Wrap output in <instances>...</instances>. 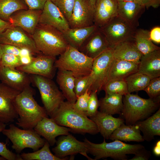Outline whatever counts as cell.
I'll list each match as a JSON object with an SVG mask.
<instances>
[{"mask_svg": "<svg viewBox=\"0 0 160 160\" xmlns=\"http://www.w3.org/2000/svg\"><path fill=\"white\" fill-rule=\"evenodd\" d=\"M35 92L29 86L21 92L14 101L18 115L16 124L23 129H33L38 123L48 115L44 108L33 97Z\"/></svg>", "mask_w": 160, "mask_h": 160, "instance_id": "1", "label": "cell"}, {"mask_svg": "<svg viewBox=\"0 0 160 160\" xmlns=\"http://www.w3.org/2000/svg\"><path fill=\"white\" fill-rule=\"evenodd\" d=\"M50 117L58 125L69 128L73 132L92 135L99 132L94 122L77 109L74 103L67 101L63 102Z\"/></svg>", "mask_w": 160, "mask_h": 160, "instance_id": "2", "label": "cell"}, {"mask_svg": "<svg viewBox=\"0 0 160 160\" xmlns=\"http://www.w3.org/2000/svg\"><path fill=\"white\" fill-rule=\"evenodd\" d=\"M31 36L37 50L47 55H60L69 45L62 32L47 25L39 23Z\"/></svg>", "mask_w": 160, "mask_h": 160, "instance_id": "3", "label": "cell"}, {"mask_svg": "<svg viewBox=\"0 0 160 160\" xmlns=\"http://www.w3.org/2000/svg\"><path fill=\"white\" fill-rule=\"evenodd\" d=\"M124 96L123 105L121 114L127 125L134 124L139 120L148 117L159 105V97L144 99L130 93Z\"/></svg>", "mask_w": 160, "mask_h": 160, "instance_id": "4", "label": "cell"}, {"mask_svg": "<svg viewBox=\"0 0 160 160\" xmlns=\"http://www.w3.org/2000/svg\"><path fill=\"white\" fill-rule=\"evenodd\" d=\"M84 141L87 145V153L95 156L94 160L107 157L126 160L127 154H135L144 148L141 144H129L118 140L107 143L104 139L103 142L99 144L93 143L86 138Z\"/></svg>", "mask_w": 160, "mask_h": 160, "instance_id": "5", "label": "cell"}, {"mask_svg": "<svg viewBox=\"0 0 160 160\" xmlns=\"http://www.w3.org/2000/svg\"><path fill=\"white\" fill-rule=\"evenodd\" d=\"M54 63L55 68L71 71L75 78L89 75L94 59L69 44Z\"/></svg>", "mask_w": 160, "mask_h": 160, "instance_id": "6", "label": "cell"}, {"mask_svg": "<svg viewBox=\"0 0 160 160\" xmlns=\"http://www.w3.org/2000/svg\"><path fill=\"white\" fill-rule=\"evenodd\" d=\"M30 77L31 83L38 89L44 107L50 116L65 98L52 79L35 75H31Z\"/></svg>", "mask_w": 160, "mask_h": 160, "instance_id": "7", "label": "cell"}, {"mask_svg": "<svg viewBox=\"0 0 160 160\" xmlns=\"http://www.w3.org/2000/svg\"><path fill=\"white\" fill-rule=\"evenodd\" d=\"M2 132L11 141L12 148L18 153L26 148L36 151L43 146L46 141L34 129H21L13 124H10L9 128L5 129Z\"/></svg>", "mask_w": 160, "mask_h": 160, "instance_id": "8", "label": "cell"}, {"mask_svg": "<svg viewBox=\"0 0 160 160\" xmlns=\"http://www.w3.org/2000/svg\"><path fill=\"white\" fill-rule=\"evenodd\" d=\"M112 47H109L94 59L89 75V91L97 93L103 90L107 82L110 70L114 60Z\"/></svg>", "mask_w": 160, "mask_h": 160, "instance_id": "9", "label": "cell"}, {"mask_svg": "<svg viewBox=\"0 0 160 160\" xmlns=\"http://www.w3.org/2000/svg\"><path fill=\"white\" fill-rule=\"evenodd\" d=\"M118 15L104 26L98 28L105 36L110 47L121 42L132 40L137 30Z\"/></svg>", "mask_w": 160, "mask_h": 160, "instance_id": "10", "label": "cell"}, {"mask_svg": "<svg viewBox=\"0 0 160 160\" xmlns=\"http://www.w3.org/2000/svg\"><path fill=\"white\" fill-rule=\"evenodd\" d=\"M0 44L27 49L33 55L42 53L37 50L32 36L18 27L12 26L1 33Z\"/></svg>", "mask_w": 160, "mask_h": 160, "instance_id": "11", "label": "cell"}, {"mask_svg": "<svg viewBox=\"0 0 160 160\" xmlns=\"http://www.w3.org/2000/svg\"><path fill=\"white\" fill-rule=\"evenodd\" d=\"M56 146L52 148L54 155L63 160H66L67 156L80 153L88 160H92L88 156L86 143L79 141L69 133L59 138L56 142Z\"/></svg>", "mask_w": 160, "mask_h": 160, "instance_id": "12", "label": "cell"}, {"mask_svg": "<svg viewBox=\"0 0 160 160\" xmlns=\"http://www.w3.org/2000/svg\"><path fill=\"white\" fill-rule=\"evenodd\" d=\"M56 57L40 53L33 57L29 63L16 68L28 74L42 76L52 79L55 73Z\"/></svg>", "mask_w": 160, "mask_h": 160, "instance_id": "13", "label": "cell"}, {"mask_svg": "<svg viewBox=\"0 0 160 160\" xmlns=\"http://www.w3.org/2000/svg\"><path fill=\"white\" fill-rule=\"evenodd\" d=\"M20 92L0 82V121L7 124L17 119L14 101Z\"/></svg>", "mask_w": 160, "mask_h": 160, "instance_id": "14", "label": "cell"}, {"mask_svg": "<svg viewBox=\"0 0 160 160\" xmlns=\"http://www.w3.org/2000/svg\"><path fill=\"white\" fill-rule=\"evenodd\" d=\"M95 8L89 0H76L68 21L70 28L88 27L94 25Z\"/></svg>", "mask_w": 160, "mask_h": 160, "instance_id": "15", "label": "cell"}, {"mask_svg": "<svg viewBox=\"0 0 160 160\" xmlns=\"http://www.w3.org/2000/svg\"><path fill=\"white\" fill-rule=\"evenodd\" d=\"M39 23L50 25L62 33L70 28L68 20L51 0L46 2Z\"/></svg>", "mask_w": 160, "mask_h": 160, "instance_id": "16", "label": "cell"}, {"mask_svg": "<svg viewBox=\"0 0 160 160\" xmlns=\"http://www.w3.org/2000/svg\"><path fill=\"white\" fill-rule=\"evenodd\" d=\"M41 10L22 9L13 13L8 21L13 26L20 28L31 36L39 23Z\"/></svg>", "mask_w": 160, "mask_h": 160, "instance_id": "17", "label": "cell"}, {"mask_svg": "<svg viewBox=\"0 0 160 160\" xmlns=\"http://www.w3.org/2000/svg\"><path fill=\"white\" fill-rule=\"evenodd\" d=\"M34 129L43 137L51 146L56 143L57 137L67 135L72 132L69 128L58 125L52 118L48 117H44L39 121Z\"/></svg>", "mask_w": 160, "mask_h": 160, "instance_id": "18", "label": "cell"}, {"mask_svg": "<svg viewBox=\"0 0 160 160\" xmlns=\"http://www.w3.org/2000/svg\"><path fill=\"white\" fill-rule=\"evenodd\" d=\"M16 68L0 66V80L9 87L20 92L30 86V76Z\"/></svg>", "mask_w": 160, "mask_h": 160, "instance_id": "19", "label": "cell"}, {"mask_svg": "<svg viewBox=\"0 0 160 160\" xmlns=\"http://www.w3.org/2000/svg\"><path fill=\"white\" fill-rule=\"evenodd\" d=\"M117 0H97L95 6L94 25L101 27L118 15Z\"/></svg>", "mask_w": 160, "mask_h": 160, "instance_id": "20", "label": "cell"}, {"mask_svg": "<svg viewBox=\"0 0 160 160\" xmlns=\"http://www.w3.org/2000/svg\"><path fill=\"white\" fill-rule=\"evenodd\" d=\"M109 47H110L105 36L98 28L86 40L79 50L94 59Z\"/></svg>", "mask_w": 160, "mask_h": 160, "instance_id": "21", "label": "cell"}, {"mask_svg": "<svg viewBox=\"0 0 160 160\" xmlns=\"http://www.w3.org/2000/svg\"><path fill=\"white\" fill-rule=\"evenodd\" d=\"M97 125L101 135L104 139H108L113 132L124 122V120L113 117L112 115L97 111L90 118Z\"/></svg>", "mask_w": 160, "mask_h": 160, "instance_id": "22", "label": "cell"}, {"mask_svg": "<svg viewBox=\"0 0 160 160\" xmlns=\"http://www.w3.org/2000/svg\"><path fill=\"white\" fill-rule=\"evenodd\" d=\"M114 59L139 64L143 55L138 50L133 41L119 43L112 47Z\"/></svg>", "mask_w": 160, "mask_h": 160, "instance_id": "23", "label": "cell"}, {"mask_svg": "<svg viewBox=\"0 0 160 160\" xmlns=\"http://www.w3.org/2000/svg\"><path fill=\"white\" fill-rule=\"evenodd\" d=\"M138 72L151 79L160 76V49L143 55L138 65Z\"/></svg>", "mask_w": 160, "mask_h": 160, "instance_id": "24", "label": "cell"}, {"mask_svg": "<svg viewBox=\"0 0 160 160\" xmlns=\"http://www.w3.org/2000/svg\"><path fill=\"white\" fill-rule=\"evenodd\" d=\"M145 7L134 1H118V15L137 27Z\"/></svg>", "mask_w": 160, "mask_h": 160, "instance_id": "25", "label": "cell"}, {"mask_svg": "<svg viewBox=\"0 0 160 160\" xmlns=\"http://www.w3.org/2000/svg\"><path fill=\"white\" fill-rule=\"evenodd\" d=\"M138 65L131 62L114 59L107 83L111 81L125 79L130 75L138 71Z\"/></svg>", "mask_w": 160, "mask_h": 160, "instance_id": "26", "label": "cell"}, {"mask_svg": "<svg viewBox=\"0 0 160 160\" xmlns=\"http://www.w3.org/2000/svg\"><path fill=\"white\" fill-rule=\"evenodd\" d=\"M75 79L71 71L58 70L57 82L67 101L72 103H74L77 99L74 91Z\"/></svg>", "mask_w": 160, "mask_h": 160, "instance_id": "27", "label": "cell"}, {"mask_svg": "<svg viewBox=\"0 0 160 160\" xmlns=\"http://www.w3.org/2000/svg\"><path fill=\"white\" fill-rule=\"evenodd\" d=\"M98 28L95 25L75 28H70L63 32L69 44L78 49L89 37Z\"/></svg>", "mask_w": 160, "mask_h": 160, "instance_id": "28", "label": "cell"}, {"mask_svg": "<svg viewBox=\"0 0 160 160\" xmlns=\"http://www.w3.org/2000/svg\"><path fill=\"white\" fill-rule=\"evenodd\" d=\"M135 124L143 133L144 140L150 141L155 136H160V108L152 116L144 121H138Z\"/></svg>", "mask_w": 160, "mask_h": 160, "instance_id": "29", "label": "cell"}, {"mask_svg": "<svg viewBox=\"0 0 160 160\" xmlns=\"http://www.w3.org/2000/svg\"><path fill=\"white\" fill-rule=\"evenodd\" d=\"M110 139L125 142H143L144 141L140 131L135 124L125 125L124 123L117 128L111 135Z\"/></svg>", "mask_w": 160, "mask_h": 160, "instance_id": "30", "label": "cell"}, {"mask_svg": "<svg viewBox=\"0 0 160 160\" xmlns=\"http://www.w3.org/2000/svg\"><path fill=\"white\" fill-rule=\"evenodd\" d=\"M123 96L115 94L105 95L99 100L100 111L111 115L121 114L123 105Z\"/></svg>", "mask_w": 160, "mask_h": 160, "instance_id": "31", "label": "cell"}, {"mask_svg": "<svg viewBox=\"0 0 160 160\" xmlns=\"http://www.w3.org/2000/svg\"><path fill=\"white\" fill-rule=\"evenodd\" d=\"M133 41L138 50L143 55L160 49V47L152 42L150 38L149 31L147 30L137 29Z\"/></svg>", "mask_w": 160, "mask_h": 160, "instance_id": "32", "label": "cell"}, {"mask_svg": "<svg viewBox=\"0 0 160 160\" xmlns=\"http://www.w3.org/2000/svg\"><path fill=\"white\" fill-rule=\"evenodd\" d=\"M28 8L23 0H0V18L8 21L15 12Z\"/></svg>", "mask_w": 160, "mask_h": 160, "instance_id": "33", "label": "cell"}, {"mask_svg": "<svg viewBox=\"0 0 160 160\" xmlns=\"http://www.w3.org/2000/svg\"><path fill=\"white\" fill-rule=\"evenodd\" d=\"M151 79L148 76L138 72L130 75L125 79L129 93L144 90Z\"/></svg>", "mask_w": 160, "mask_h": 160, "instance_id": "34", "label": "cell"}, {"mask_svg": "<svg viewBox=\"0 0 160 160\" xmlns=\"http://www.w3.org/2000/svg\"><path fill=\"white\" fill-rule=\"evenodd\" d=\"M50 145L46 140L40 149L32 153H22L20 155V157L22 160H63L51 152Z\"/></svg>", "mask_w": 160, "mask_h": 160, "instance_id": "35", "label": "cell"}, {"mask_svg": "<svg viewBox=\"0 0 160 160\" xmlns=\"http://www.w3.org/2000/svg\"><path fill=\"white\" fill-rule=\"evenodd\" d=\"M103 90L105 91V95L115 94L124 96L129 93L125 79L109 81L105 85Z\"/></svg>", "mask_w": 160, "mask_h": 160, "instance_id": "36", "label": "cell"}, {"mask_svg": "<svg viewBox=\"0 0 160 160\" xmlns=\"http://www.w3.org/2000/svg\"><path fill=\"white\" fill-rule=\"evenodd\" d=\"M51 1L58 7L68 22L76 0Z\"/></svg>", "mask_w": 160, "mask_h": 160, "instance_id": "37", "label": "cell"}, {"mask_svg": "<svg viewBox=\"0 0 160 160\" xmlns=\"http://www.w3.org/2000/svg\"><path fill=\"white\" fill-rule=\"evenodd\" d=\"M23 64L20 58L16 55L3 53L0 63V66L16 68Z\"/></svg>", "mask_w": 160, "mask_h": 160, "instance_id": "38", "label": "cell"}, {"mask_svg": "<svg viewBox=\"0 0 160 160\" xmlns=\"http://www.w3.org/2000/svg\"><path fill=\"white\" fill-rule=\"evenodd\" d=\"M6 124L0 121V132L5 129ZM0 156L8 160H22L20 155L16 154L7 148L6 144L0 142Z\"/></svg>", "mask_w": 160, "mask_h": 160, "instance_id": "39", "label": "cell"}, {"mask_svg": "<svg viewBox=\"0 0 160 160\" xmlns=\"http://www.w3.org/2000/svg\"><path fill=\"white\" fill-rule=\"evenodd\" d=\"M144 90L146 92L150 98L156 99L159 97L160 77L151 79Z\"/></svg>", "mask_w": 160, "mask_h": 160, "instance_id": "40", "label": "cell"}, {"mask_svg": "<svg viewBox=\"0 0 160 160\" xmlns=\"http://www.w3.org/2000/svg\"><path fill=\"white\" fill-rule=\"evenodd\" d=\"M89 81V75L75 78L74 91L77 98L88 90Z\"/></svg>", "mask_w": 160, "mask_h": 160, "instance_id": "41", "label": "cell"}, {"mask_svg": "<svg viewBox=\"0 0 160 160\" xmlns=\"http://www.w3.org/2000/svg\"><path fill=\"white\" fill-rule=\"evenodd\" d=\"M1 45L3 53L12 54L20 58L33 55L31 52L26 49H21L9 44H1Z\"/></svg>", "mask_w": 160, "mask_h": 160, "instance_id": "42", "label": "cell"}, {"mask_svg": "<svg viewBox=\"0 0 160 160\" xmlns=\"http://www.w3.org/2000/svg\"><path fill=\"white\" fill-rule=\"evenodd\" d=\"M97 93L96 92H91L89 99L86 116L89 118L94 115L97 111L99 107V101L97 97Z\"/></svg>", "mask_w": 160, "mask_h": 160, "instance_id": "43", "label": "cell"}, {"mask_svg": "<svg viewBox=\"0 0 160 160\" xmlns=\"http://www.w3.org/2000/svg\"><path fill=\"white\" fill-rule=\"evenodd\" d=\"M90 93L88 90H87L84 93L77 98L76 102L74 103V106L77 109L85 115Z\"/></svg>", "mask_w": 160, "mask_h": 160, "instance_id": "44", "label": "cell"}, {"mask_svg": "<svg viewBox=\"0 0 160 160\" xmlns=\"http://www.w3.org/2000/svg\"><path fill=\"white\" fill-rule=\"evenodd\" d=\"M28 9L32 10L43 9L47 0H23Z\"/></svg>", "mask_w": 160, "mask_h": 160, "instance_id": "45", "label": "cell"}, {"mask_svg": "<svg viewBox=\"0 0 160 160\" xmlns=\"http://www.w3.org/2000/svg\"><path fill=\"white\" fill-rule=\"evenodd\" d=\"M134 1L140 5L148 8L152 7L158 8L160 4V0H134Z\"/></svg>", "mask_w": 160, "mask_h": 160, "instance_id": "46", "label": "cell"}, {"mask_svg": "<svg viewBox=\"0 0 160 160\" xmlns=\"http://www.w3.org/2000/svg\"><path fill=\"white\" fill-rule=\"evenodd\" d=\"M150 39L152 41L158 44L160 43V27L156 26L153 28L149 32Z\"/></svg>", "mask_w": 160, "mask_h": 160, "instance_id": "47", "label": "cell"}, {"mask_svg": "<svg viewBox=\"0 0 160 160\" xmlns=\"http://www.w3.org/2000/svg\"><path fill=\"white\" fill-rule=\"evenodd\" d=\"M149 151L145 150L144 148L141 149L137 153L135 154V156L131 160H147L150 157Z\"/></svg>", "mask_w": 160, "mask_h": 160, "instance_id": "48", "label": "cell"}, {"mask_svg": "<svg viewBox=\"0 0 160 160\" xmlns=\"http://www.w3.org/2000/svg\"><path fill=\"white\" fill-rule=\"evenodd\" d=\"M12 26L9 22L0 18V34L7 28Z\"/></svg>", "mask_w": 160, "mask_h": 160, "instance_id": "49", "label": "cell"}, {"mask_svg": "<svg viewBox=\"0 0 160 160\" xmlns=\"http://www.w3.org/2000/svg\"><path fill=\"white\" fill-rule=\"evenodd\" d=\"M160 141H158L153 149V152L156 156H159L160 155Z\"/></svg>", "mask_w": 160, "mask_h": 160, "instance_id": "50", "label": "cell"}, {"mask_svg": "<svg viewBox=\"0 0 160 160\" xmlns=\"http://www.w3.org/2000/svg\"><path fill=\"white\" fill-rule=\"evenodd\" d=\"M3 54V53L2 49L1 46V44H0V63Z\"/></svg>", "mask_w": 160, "mask_h": 160, "instance_id": "51", "label": "cell"}, {"mask_svg": "<svg viewBox=\"0 0 160 160\" xmlns=\"http://www.w3.org/2000/svg\"><path fill=\"white\" fill-rule=\"evenodd\" d=\"M92 5L95 8V4L97 0H89Z\"/></svg>", "mask_w": 160, "mask_h": 160, "instance_id": "52", "label": "cell"}, {"mask_svg": "<svg viewBox=\"0 0 160 160\" xmlns=\"http://www.w3.org/2000/svg\"><path fill=\"white\" fill-rule=\"evenodd\" d=\"M118 1H134V0H117Z\"/></svg>", "mask_w": 160, "mask_h": 160, "instance_id": "53", "label": "cell"}, {"mask_svg": "<svg viewBox=\"0 0 160 160\" xmlns=\"http://www.w3.org/2000/svg\"><path fill=\"white\" fill-rule=\"evenodd\" d=\"M5 160L6 159L3 157L1 156H0V160Z\"/></svg>", "mask_w": 160, "mask_h": 160, "instance_id": "54", "label": "cell"}]
</instances>
